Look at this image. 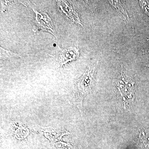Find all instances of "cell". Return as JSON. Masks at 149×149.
<instances>
[{
  "label": "cell",
  "mask_w": 149,
  "mask_h": 149,
  "mask_svg": "<svg viewBox=\"0 0 149 149\" xmlns=\"http://www.w3.org/2000/svg\"><path fill=\"white\" fill-rule=\"evenodd\" d=\"M34 11L36 14L35 23L38 29L50 32L54 35L53 24L48 14L45 13H40L35 10H34Z\"/></svg>",
  "instance_id": "2"
},
{
  "label": "cell",
  "mask_w": 149,
  "mask_h": 149,
  "mask_svg": "<svg viewBox=\"0 0 149 149\" xmlns=\"http://www.w3.org/2000/svg\"><path fill=\"white\" fill-rule=\"evenodd\" d=\"M95 70V68H94V69L86 71L77 81V97L74 102L77 105L79 109L82 107L83 98L92 91V86L94 83L93 74Z\"/></svg>",
  "instance_id": "1"
},
{
  "label": "cell",
  "mask_w": 149,
  "mask_h": 149,
  "mask_svg": "<svg viewBox=\"0 0 149 149\" xmlns=\"http://www.w3.org/2000/svg\"><path fill=\"white\" fill-rule=\"evenodd\" d=\"M79 55V50L75 47H71L64 49H59L58 56L59 64L62 66L68 62L74 60Z\"/></svg>",
  "instance_id": "3"
},
{
  "label": "cell",
  "mask_w": 149,
  "mask_h": 149,
  "mask_svg": "<svg viewBox=\"0 0 149 149\" xmlns=\"http://www.w3.org/2000/svg\"><path fill=\"white\" fill-rule=\"evenodd\" d=\"M18 56V55L14 54L10 52V51L4 49L3 48L1 47V58L5 59L11 57L15 56Z\"/></svg>",
  "instance_id": "4"
}]
</instances>
